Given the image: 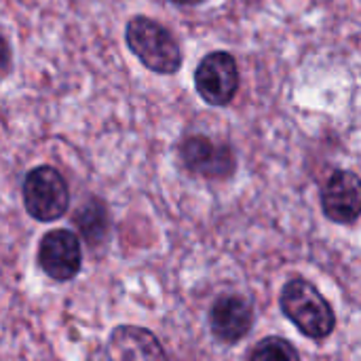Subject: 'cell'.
<instances>
[{
	"label": "cell",
	"mask_w": 361,
	"mask_h": 361,
	"mask_svg": "<svg viewBox=\"0 0 361 361\" xmlns=\"http://www.w3.org/2000/svg\"><path fill=\"white\" fill-rule=\"evenodd\" d=\"M322 209L336 224H353L361 212L360 176L349 169H336L322 186Z\"/></svg>",
	"instance_id": "obj_7"
},
{
	"label": "cell",
	"mask_w": 361,
	"mask_h": 361,
	"mask_svg": "<svg viewBox=\"0 0 361 361\" xmlns=\"http://www.w3.org/2000/svg\"><path fill=\"white\" fill-rule=\"evenodd\" d=\"M241 74L237 59L228 51L207 53L195 70V89L197 95L216 108L228 106L239 93Z\"/></svg>",
	"instance_id": "obj_4"
},
{
	"label": "cell",
	"mask_w": 361,
	"mask_h": 361,
	"mask_svg": "<svg viewBox=\"0 0 361 361\" xmlns=\"http://www.w3.org/2000/svg\"><path fill=\"white\" fill-rule=\"evenodd\" d=\"M252 361H300V355L286 338L269 336L254 349Z\"/></svg>",
	"instance_id": "obj_10"
},
{
	"label": "cell",
	"mask_w": 361,
	"mask_h": 361,
	"mask_svg": "<svg viewBox=\"0 0 361 361\" xmlns=\"http://www.w3.org/2000/svg\"><path fill=\"white\" fill-rule=\"evenodd\" d=\"M212 330L222 343L241 341L254 324V307L247 298L231 294L216 300L209 313Z\"/></svg>",
	"instance_id": "obj_9"
},
{
	"label": "cell",
	"mask_w": 361,
	"mask_h": 361,
	"mask_svg": "<svg viewBox=\"0 0 361 361\" xmlns=\"http://www.w3.org/2000/svg\"><path fill=\"white\" fill-rule=\"evenodd\" d=\"M25 212L38 222H55L70 207V188L59 169L38 165L30 169L21 184Z\"/></svg>",
	"instance_id": "obj_3"
},
{
	"label": "cell",
	"mask_w": 361,
	"mask_h": 361,
	"mask_svg": "<svg viewBox=\"0 0 361 361\" xmlns=\"http://www.w3.org/2000/svg\"><path fill=\"white\" fill-rule=\"evenodd\" d=\"M169 2H173L178 6H197V4H203L207 0H169Z\"/></svg>",
	"instance_id": "obj_13"
},
{
	"label": "cell",
	"mask_w": 361,
	"mask_h": 361,
	"mask_svg": "<svg viewBox=\"0 0 361 361\" xmlns=\"http://www.w3.org/2000/svg\"><path fill=\"white\" fill-rule=\"evenodd\" d=\"M125 42L140 63L154 74L171 76L182 68L184 57L176 36L146 15H135L127 21Z\"/></svg>",
	"instance_id": "obj_1"
},
{
	"label": "cell",
	"mask_w": 361,
	"mask_h": 361,
	"mask_svg": "<svg viewBox=\"0 0 361 361\" xmlns=\"http://www.w3.org/2000/svg\"><path fill=\"white\" fill-rule=\"evenodd\" d=\"M11 63H13V53H11V44L6 40V36L0 32V76L8 74L11 70Z\"/></svg>",
	"instance_id": "obj_12"
},
{
	"label": "cell",
	"mask_w": 361,
	"mask_h": 361,
	"mask_svg": "<svg viewBox=\"0 0 361 361\" xmlns=\"http://www.w3.org/2000/svg\"><path fill=\"white\" fill-rule=\"evenodd\" d=\"M76 222L80 226V231L85 233V237L91 241L99 235H104L106 231V209L99 201H87V205L78 212Z\"/></svg>",
	"instance_id": "obj_11"
},
{
	"label": "cell",
	"mask_w": 361,
	"mask_h": 361,
	"mask_svg": "<svg viewBox=\"0 0 361 361\" xmlns=\"http://www.w3.org/2000/svg\"><path fill=\"white\" fill-rule=\"evenodd\" d=\"M281 311L309 338H326L336 326L334 311L307 279H292L281 290Z\"/></svg>",
	"instance_id": "obj_2"
},
{
	"label": "cell",
	"mask_w": 361,
	"mask_h": 361,
	"mask_svg": "<svg viewBox=\"0 0 361 361\" xmlns=\"http://www.w3.org/2000/svg\"><path fill=\"white\" fill-rule=\"evenodd\" d=\"M108 361H167L157 336L146 328L121 326L108 338Z\"/></svg>",
	"instance_id": "obj_8"
},
{
	"label": "cell",
	"mask_w": 361,
	"mask_h": 361,
	"mask_svg": "<svg viewBox=\"0 0 361 361\" xmlns=\"http://www.w3.org/2000/svg\"><path fill=\"white\" fill-rule=\"evenodd\" d=\"M180 157L184 167L207 180H224L235 173L237 157L228 144H218L207 135H188L180 146Z\"/></svg>",
	"instance_id": "obj_5"
},
{
	"label": "cell",
	"mask_w": 361,
	"mask_h": 361,
	"mask_svg": "<svg viewBox=\"0 0 361 361\" xmlns=\"http://www.w3.org/2000/svg\"><path fill=\"white\" fill-rule=\"evenodd\" d=\"M82 262L80 241L72 231L57 228L47 233L38 245V264L55 281H70L78 275Z\"/></svg>",
	"instance_id": "obj_6"
}]
</instances>
